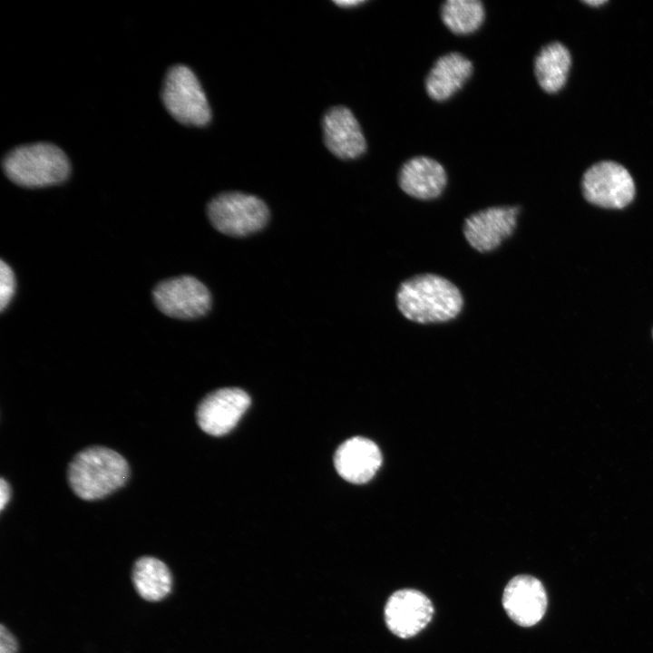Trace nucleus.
Masks as SVG:
<instances>
[{"label":"nucleus","mask_w":653,"mask_h":653,"mask_svg":"<svg viewBox=\"0 0 653 653\" xmlns=\"http://www.w3.org/2000/svg\"><path fill=\"white\" fill-rule=\"evenodd\" d=\"M396 305L405 318L415 323H443L458 316L463 299L458 288L448 279L422 274L401 283Z\"/></svg>","instance_id":"nucleus-1"},{"label":"nucleus","mask_w":653,"mask_h":653,"mask_svg":"<svg viewBox=\"0 0 653 653\" xmlns=\"http://www.w3.org/2000/svg\"><path fill=\"white\" fill-rule=\"evenodd\" d=\"M129 465L112 449L91 446L79 452L69 463L71 489L83 500H97L122 487L129 477Z\"/></svg>","instance_id":"nucleus-2"},{"label":"nucleus","mask_w":653,"mask_h":653,"mask_svg":"<svg viewBox=\"0 0 653 653\" xmlns=\"http://www.w3.org/2000/svg\"><path fill=\"white\" fill-rule=\"evenodd\" d=\"M3 169L7 178L19 186L42 188L66 180L70 163L59 147L38 142L9 151L4 158Z\"/></svg>","instance_id":"nucleus-3"},{"label":"nucleus","mask_w":653,"mask_h":653,"mask_svg":"<svg viewBox=\"0 0 653 653\" xmlns=\"http://www.w3.org/2000/svg\"><path fill=\"white\" fill-rule=\"evenodd\" d=\"M213 227L219 232L245 237L265 227L269 211L259 198L239 191H229L213 198L207 207Z\"/></svg>","instance_id":"nucleus-4"},{"label":"nucleus","mask_w":653,"mask_h":653,"mask_svg":"<svg viewBox=\"0 0 653 653\" xmlns=\"http://www.w3.org/2000/svg\"><path fill=\"white\" fill-rule=\"evenodd\" d=\"M162 102L179 122L203 126L211 116L205 93L194 73L183 64L171 67L164 79Z\"/></svg>","instance_id":"nucleus-5"},{"label":"nucleus","mask_w":653,"mask_h":653,"mask_svg":"<svg viewBox=\"0 0 653 653\" xmlns=\"http://www.w3.org/2000/svg\"><path fill=\"white\" fill-rule=\"evenodd\" d=\"M580 188L589 203L609 210L624 209L636 195L630 172L614 161H599L590 166L581 177Z\"/></svg>","instance_id":"nucleus-6"},{"label":"nucleus","mask_w":653,"mask_h":653,"mask_svg":"<svg viewBox=\"0 0 653 653\" xmlns=\"http://www.w3.org/2000/svg\"><path fill=\"white\" fill-rule=\"evenodd\" d=\"M157 307L166 316L179 319H194L210 308L211 296L207 287L191 276L164 280L153 290Z\"/></svg>","instance_id":"nucleus-7"},{"label":"nucleus","mask_w":653,"mask_h":653,"mask_svg":"<svg viewBox=\"0 0 653 653\" xmlns=\"http://www.w3.org/2000/svg\"><path fill=\"white\" fill-rule=\"evenodd\" d=\"M388 629L401 638L422 631L432 620L434 606L430 599L414 589H402L388 598L384 610Z\"/></svg>","instance_id":"nucleus-8"},{"label":"nucleus","mask_w":653,"mask_h":653,"mask_svg":"<svg viewBox=\"0 0 653 653\" xmlns=\"http://www.w3.org/2000/svg\"><path fill=\"white\" fill-rule=\"evenodd\" d=\"M519 212L517 206H496L477 211L465 219L464 237L477 251H492L512 235Z\"/></svg>","instance_id":"nucleus-9"},{"label":"nucleus","mask_w":653,"mask_h":653,"mask_svg":"<svg viewBox=\"0 0 653 653\" xmlns=\"http://www.w3.org/2000/svg\"><path fill=\"white\" fill-rule=\"evenodd\" d=\"M249 404L250 397L242 389H218L200 403L196 412L198 424L209 434L223 435L234 428Z\"/></svg>","instance_id":"nucleus-10"},{"label":"nucleus","mask_w":653,"mask_h":653,"mask_svg":"<svg viewBox=\"0 0 653 653\" xmlns=\"http://www.w3.org/2000/svg\"><path fill=\"white\" fill-rule=\"evenodd\" d=\"M502 606L508 617L524 628L540 622L547 609V594L537 578L521 574L513 577L502 593Z\"/></svg>","instance_id":"nucleus-11"},{"label":"nucleus","mask_w":653,"mask_h":653,"mask_svg":"<svg viewBox=\"0 0 653 653\" xmlns=\"http://www.w3.org/2000/svg\"><path fill=\"white\" fill-rule=\"evenodd\" d=\"M322 126L325 144L336 157L351 160L365 152V136L358 121L347 107L330 108L323 117Z\"/></svg>","instance_id":"nucleus-12"},{"label":"nucleus","mask_w":653,"mask_h":653,"mask_svg":"<svg viewBox=\"0 0 653 653\" xmlns=\"http://www.w3.org/2000/svg\"><path fill=\"white\" fill-rule=\"evenodd\" d=\"M334 462L342 478L353 483H365L379 469L382 455L374 442L356 436L345 441L337 448Z\"/></svg>","instance_id":"nucleus-13"},{"label":"nucleus","mask_w":653,"mask_h":653,"mask_svg":"<svg viewBox=\"0 0 653 653\" xmlns=\"http://www.w3.org/2000/svg\"><path fill=\"white\" fill-rule=\"evenodd\" d=\"M400 188L409 196L419 200L439 197L447 183L444 168L437 161L417 156L405 161L400 169Z\"/></svg>","instance_id":"nucleus-14"},{"label":"nucleus","mask_w":653,"mask_h":653,"mask_svg":"<svg viewBox=\"0 0 653 653\" xmlns=\"http://www.w3.org/2000/svg\"><path fill=\"white\" fill-rule=\"evenodd\" d=\"M473 73L472 62L457 52L439 57L431 68L425 89L435 101H444L460 90Z\"/></svg>","instance_id":"nucleus-15"},{"label":"nucleus","mask_w":653,"mask_h":653,"mask_svg":"<svg viewBox=\"0 0 653 653\" xmlns=\"http://www.w3.org/2000/svg\"><path fill=\"white\" fill-rule=\"evenodd\" d=\"M571 63L570 52L562 43L544 45L534 60V73L540 87L549 93L559 92L566 83Z\"/></svg>","instance_id":"nucleus-16"},{"label":"nucleus","mask_w":653,"mask_h":653,"mask_svg":"<svg viewBox=\"0 0 653 653\" xmlns=\"http://www.w3.org/2000/svg\"><path fill=\"white\" fill-rule=\"evenodd\" d=\"M132 580L137 593L148 601H159L171 590L172 576L168 566L151 556H142L133 564Z\"/></svg>","instance_id":"nucleus-17"},{"label":"nucleus","mask_w":653,"mask_h":653,"mask_svg":"<svg viewBox=\"0 0 653 653\" xmlns=\"http://www.w3.org/2000/svg\"><path fill=\"white\" fill-rule=\"evenodd\" d=\"M441 17L453 33L466 34L482 25L485 11L482 3L478 0H448L442 5Z\"/></svg>","instance_id":"nucleus-18"},{"label":"nucleus","mask_w":653,"mask_h":653,"mask_svg":"<svg viewBox=\"0 0 653 653\" xmlns=\"http://www.w3.org/2000/svg\"><path fill=\"white\" fill-rule=\"evenodd\" d=\"M15 289V278L12 268L4 260L0 265V308L3 311L10 303Z\"/></svg>","instance_id":"nucleus-19"},{"label":"nucleus","mask_w":653,"mask_h":653,"mask_svg":"<svg viewBox=\"0 0 653 653\" xmlns=\"http://www.w3.org/2000/svg\"><path fill=\"white\" fill-rule=\"evenodd\" d=\"M18 643L10 630L1 624L0 627V653H16Z\"/></svg>","instance_id":"nucleus-20"},{"label":"nucleus","mask_w":653,"mask_h":653,"mask_svg":"<svg viewBox=\"0 0 653 653\" xmlns=\"http://www.w3.org/2000/svg\"><path fill=\"white\" fill-rule=\"evenodd\" d=\"M11 495V490L8 482L1 478L0 480V509L3 511L8 503Z\"/></svg>","instance_id":"nucleus-21"},{"label":"nucleus","mask_w":653,"mask_h":653,"mask_svg":"<svg viewBox=\"0 0 653 653\" xmlns=\"http://www.w3.org/2000/svg\"><path fill=\"white\" fill-rule=\"evenodd\" d=\"M335 3L343 7H347V6L349 7V6L360 5V4L364 3V1H362V0H339V1H335Z\"/></svg>","instance_id":"nucleus-22"},{"label":"nucleus","mask_w":653,"mask_h":653,"mask_svg":"<svg viewBox=\"0 0 653 653\" xmlns=\"http://www.w3.org/2000/svg\"><path fill=\"white\" fill-rule=\"evenodd\" d=\"M607 2H608V1H606V0H602V1H601V0L583 1L584 4H586V5H588L591 6V7H594V6H595V7H598V6H599V5H603L606 4Z\"/></svg>","instance_id":"nucleus-23"},{"label":"nucleus","mask_w":653,"mask_h":653,"mask_svg":"<svg viewBox=\"0 0 653 653\" xmlns=\"http://www.w3.org/2000/svg\"><path fill=\"white\" fill-rule=\"evenodd\" d=\"M652 337H653V329H652Z\"/></svg>","instance_id":"nucleus-24"}]
</instances>
